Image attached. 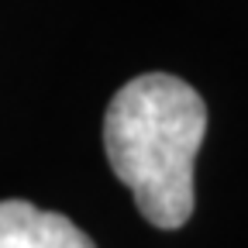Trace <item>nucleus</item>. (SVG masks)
<instances>
[{
  "label": "nucleus",
  "mask_w": 248,
  "mask_h": 248,
  "mask_svg": "<svg viewBox=\"0 0 248 248\" xmlns=\"http://www.w3.org/2000/svg\"><path fill=\"white\" fill-rule=\"evenodd\" d=\"M0 248H97L66 214L28 200H0Z\"/></svg>",
  "instance_id": "obj_2"
},
{
  "label": "nucleus",
  "mask_w": 248,
  "mask_h": 248,
  "mask_svg": "<svg viewBox=\"0 0 248 248\" xmlns=\"http://www.w3.org/2000/svg\"><path fill=\"white\" fill-rule=\"evenodd\" d=\"M203 135L207 107L179 76L145 73L114 93L104 117L107 162L152 228L176 231L193 217V166Z\"/></svg>",
  "instance_id": "obj_1"
}]
</instances>
